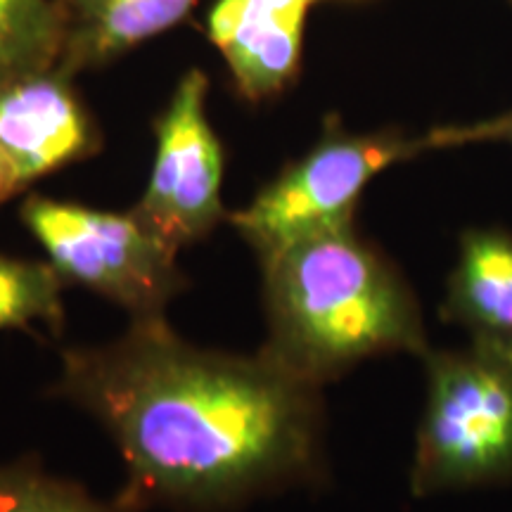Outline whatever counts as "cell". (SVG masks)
<instances>
[{
	"mask_svg": "<svg viewBox=\"0 0 512 512\" xmlns=\"http://www.w3.org/2000/svg\"><path fill=\"white\" fill-rule=\"evenodd\" d=\"M67 17L57 0H0V86L60 64Z\"/></svg>",
	"mask_w": 512,
	"mask_h": 512,
	"instance_id": "obj_11",
	"label": "cell"
},
{
	"mask_svg": "<svg viewBox=\"0 0 512 512\" xmlns=\"http://www.w3.org/2000/svg\"><path fill=\"white\" fill-rule=\"evenodd\" d=\"M209 79L190 69L155 124L150 183L133 211L181 252L226 219L221 200L223 150L207 117Z\"/></svg>",
	"mask_w": 512,
	"mask_h": 512,
	"instance_id": "obj_6",
	"label": "cell"
},
{
	"mask_svg": "<svg viewBox=\"0 0 512 512\" xmlns=\"http://www.w3.org/2000/svg\"><path fill=\"white\" fill-rule=\"evenodd\" d=\"M441 318L475 339L512 347V233L465 230L456 266L448 275Z\"/></svg>",
	"mask_w": 512,
	"mask_h": 512,
	"instance_id": "obj_9",
	"label": "cell"
},
{
	"mask_svg": "<svg viewBox=\"0 0 512 512\" xmlns=\"http://www.w3.org/2000/svg\"><path fill=\"white\" fill-rule=\"evenodd\" d=\"M261 268L268 339L259 351L287 373L323 387L368 358L427 354L413 287L356 223L297 240Z\"/></svg>",
	"mask_w": 512,
	"mask_h": 512,
	"instance_id": "obj_2",
	"label": "cell"
},
{
	"mask_svg": "<svg viewBox=\"0 0 512 512\" xmlns=\"http://www.w3.org/2000/svg\"><path fill=\"white\" fill-rule=\"evenodd\" d=\"M22 181H19V176L15 174V169L5 162L3 157H0V204L10 202L12 197L19 195V192H24Z\"/></svg>",
	"mask_w": 512,
	"mask_h": 512,
	"instance_id": "obj_15",
	"label": "cell"
},
{
	"mask_svg": "<svg viewBox=\"0 0 512 512\" xmlns=\"http://www.w3.org/2000/svg\"><path fill=\"white\" fill-rule=\"evenodd\" d=\"M439 136L444 147L477 143V140H505V143L512 145V112L491 121H479V124L472 126L439 128Z\"/></svg>",
	"mask_w": 512,
	"mask_h": 512,
	"instance_id": "obj_14",
	"label": "cell"
},
{
	"mask_svg": "<svg viewBox=\"0 0 512 512\" xmlns=\"http://www.w3.org/2000/svg\"><path fill=\"white\" fill-rule=\"evenodd\" d=\"M320 389L261 351L195 347L150 318L131 320L110 344L64 351L50 394L114 439L126 465L121 510H204L318 479Z\"/></svg>",
	"mask_w": 512,
	"mask_h": 512,
	"instance_id": "obj_1",
	"label": "cell"
},
{
	"mask_svg": "<svg viewBox=\"0 0 512 512\" xmlns=\"http://www.w3.org/2000/svg\"><path fill=\"white\" fill-rule=\"evenodd\" d=\"M0 512H119L86 494L81 486L48 475L38 460L0 465Z\"/></svg>",
	"mask_w": 512,
	"mask_h": 512,
	"instance_id": "obj_13",
	"label": "cell"
},
{
	"mask_svg": "<svg viewBox=\"0 0 512 512\" xmlns=\"http://www.w3.org/2000/svg\"><path fill=\"white\" fill-rule=\"evenodd\" d=\"M62 287L50 264L0 254V330H31L34 323H46L60 332Z\"/></svg>",
	"mask_w": 512,
	"mask_h": 512,
	"instance_id": "obj_12",
	"label": "cell"
},
{
	"mask_svg": "<svg viewBox=\"0 0 512 512\" xmlns=\"http://www.w3.org/2000/svg\"><path fill=\"white\" fill-rule=\"evenodd\" d=\"M427 401L411 470L415 496L512 479V347L475 339L425 354Z\"/></svg>",
	"mask_w": 512,
	"mask_h": 512,
	"instance_id": "obj_3",
	"label": "cell"
},
{
	"mask_svg": "<svg viewBox=\"0 0 512 512\" xmlns=\"http://www.w3.org/2000/svg\"><path fill=\"white\" fill-rule=\"evenodd\" d=\"M67 17V43L57 67L74 76L162 34L200 0H57Z\"/></svg>",
	"mask_w": 512,
	"mask_h": 512,
	"instance_id": "obj_10",
	"label": "cell"
},
{
	"mask_svg": "<svg viewBox=\"0 0 512 512\" xmlns=\"http://www.w3.org/2000/svg\"><path fill=\"white\" fill-rule=\"evenodd\" d=\"M437 147V128L418 138L401 131L349 133L330 117L318 143L228 221L259 261H266L297 240L354 223L356 204L377 174Z\"/></svg>",
	"mask_w": 512,
	"mask_h": 512,
	"instance_id": "obj_4",
	"label": "cell"
},
{
	"mask_svg": "<svg viewBox=\"0 0 512 512\" xmlns=\"http://www.w3.org/2000/svg\"><path fill=\"white\" fill-rule=\"evenodd\" d=\"M510 3H512V0H510Z\"/></svg>",
	"mask_w": 512,
	"mask_h": 512,
	"instance_id": "obj_16",
	"label": "cell"
},
{
	"mask_svg": "<svg viewBox=\"0 0 512 512\" xmlns=\"http://www.w3.org/2000/svg\"><path fill=\"white\" fill-rule=\"evenodd\" d=\"M311 0H219L209 12L211 43L226 57L242 98L280 95L302 60V31Z\"/></svg>",
	"mask_w": 512,
	"mask_h": 512,
	"instance_id": "obj_8",
	"label": "cell"
},
{
	"mask_svg": "<svg viewBox=\"0 0 512 512\" xmlns=\"http://www.w3.org/2000/svg\"><path fill=\"white\" fill-rule=\"evenodd\" d=\"M19 219L34 235L64 285L86 287L128 311L131 320L164 318L188 285L178 249L159 238L136 211H102L29 195Z\"/></svg>",
	"mask_w": 512,
	"mask_h": 512,
	"instance_id": "obj_5",
	"label": "cell"
},
{
	"mask_svg": "<svg viewBox=\"0 0 512 512\" xmlns=\"http://www.w3.org/2000/svg\"><path fill=\"white\" fill-rule=\"evenodd\" d=\"M98 147V126L60 67L0 86V157L24 188Z\"/></svg>",
	"mask_w": 512,
	"mask_h": 512,
	"instance_id": "obj_7",
	"label": "cell"
}]
</instances>
